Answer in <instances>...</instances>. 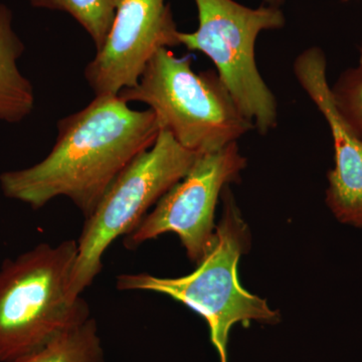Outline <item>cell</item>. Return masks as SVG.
I'll list each match as a JSON object with an SVG mask.
<instances>
[{"label":"cell","mask_w":362,"mask_h":362,"mask_svg":"<svg viewBox=\"0 0 362 362\" xmlns=\"http://www.w3.org/2000/svg\"><path fill=\"white\" fill-rule=\"evenodd\" d=\"M330 89L340 116L362 139V45L357 66L343 71Z\"/></svg>","instance_id":"4fadbf2b"},{"label":"cell","mask_w":362,"mask_h":362,"mask_svg":"<svg viewBox=\"0 0 362 362\" xmlns=\"http://www.w3.org/2000/svg\"><path fill=\"white\" fill-rule=\"evenodd\" d=\"M177 26L165 0H118L107 39L85 69L96 96H118L137 85L159 49L180 45Z\"/></svg>","instance_id":"ba28073f"},{"label":"cell","mask_w":362,"mask_h":362,"mask_svg":"<svg viewBox=\"0 0 362 362\" xmlns=\"http://www.w3.org/2000/svg\"><path fill=\"white\" fill-rule=\"evenodd\" d=\"M246 165L247 159L240 154L237 142L202 154L185 177L124 237V246L135 250L147 240L173 233L180 237L189 259L199 264L213 240L218 197Z\"/></svg>","instance_id":"52a82bcc"},{"label":"cell","mask_w":362,"mask_h":362,"mask_svg":"<svg viewBox=\"0 0 362 362\" xmlns=\"http://www.w3.org/2000/svg\"><path fill=\"white\" fill-rule=\"evenodd\" d=\"M160 131L150 109H131L119 96H96L59 121L49 156L30 168L2 173L0 187L8 199L33 209L65 197L89 218L117 176L153 146Z\"/></svg>","instance_id":"6da1fadb"},{"label":"cell","mask_w":362,"mask_h":362,"mask_svg":"<svg viewBox=\"0 0 362 362\" xmlns=\"http://www.w3.org/2000/svg\"><path fill=\"white\" fill-rule=\"evenodd\" d=\"M343 1H349V0H343Z\"/></svg>","instance_id":"9a60e30c"},{"label":"cell","mask_w":362,"mask_h":362,"mask_svg":"<svg viewBox=\"0 0 362 362\" xmlns=\"http://www.w3.org/2000/svg\"><path fill=\"white\" fill-rule=\"evenodd\" d=\"M78 242L42 243L0 267V362H13L90 318L71 292Z\"/></svg>","instance_id":"7a4b0ae2"},{"label":"cell","mask_w":362,"mask_h":362,"mask_svg":"<svg viewBox=\"0 0 362 362\" xmlns=\"http://www.w3.org/2000/svg\"><path fill=\"white\" fill-rule=\"evenodd\" d=\"M118 96L126 103L146 104L161 130L199 156L223 149L255 128L216 71L197 73L190 59L176 58L169 49H159L137 85Z\"/></svg>","instance_id":"3957f363"},{"label":"cell","mask_w":362,"mask_h":362,"mask_svg":"<svg viewBox=\"0 0 362 362\" xmlns=\"http://www.w3.org/2000/svg\"><path fill=\"white\" fill-rule=\"evenodd\" d=\"M194 1L199 28L194 33L180 32V45L211 59L233 101L261 134L275 129L277 101L259 74L255 47L259 33L285 25L282 9L250 8L235 0Z\"/></svg>","instance_id":"5b68a950"},{"label":"cell","mask_w":362,"mask_h":362,"mask_svg":"<svg viewBox=\"0 0 362 362\" xmlns=\"http://www.w3.org/2000/svg\"><path fill=\"white\" fill-rule=\"evenodd\" d=\"M199 156L181 146L168 131L161 130L153 146L117 176L86 218L77 240L74 294L82 296L103 269L102 259L108 247L139 225L150 207L185 177Z\"/></svg>","instance_id":"8992f818"},{"label":"cell","mask_w":362,"mask_h":362,"mask_svg":"<svg viewBox=\"0 0 362 362\" xmlns=\"http://www.w3.org/2000/svg\"><path fill=\"white\" fill-rule=\"evenodd\" d=\"M223 218L197 270L180 278L122 274L117 277L116 285L120 291L161 293L189 307L206 321L220 362H228V335L233 325L252 320L275 323L279 314L240 284L238 262L249 235L228 189L226 194L223 190Z\"/></svg>","instance_id":"277c9868"},{"label":"cell","mask_w":362,"mask_h":362,"mask_svg":"<svg viewBox=\"0 0 362 362\" xmlns=\"http://www.w3.org/2000/svg\"><path fill=\"white\" fill-rule=\"evenodd\" d=\"M285 0H264V4L268 6L279 7L281 8V6L284 4Z\"/></svg>","instance_id":"5bb4252c"},{"label":"cell","mask_w":362,"mask_h":362,"mask_svg":"<svg viewBox=\"0 0 362 362\" xmlns=\"http://www.w3.org/2000/svg\"><path fill=\"white\" fill-rule=\"evenodd\" d=\"M13 362H105L97 321L90 317L77 327Z\"/></svg>","instance_id":"8fae6325"},{"label":"cell","mask_w":362,"mask_h":362,"mask_svg":"<svg viewBox=\"0 0 362 362\" xmlns=\"http://www.w3.org/2000/svg\"><path fill=\"white\" fill-rule=\"evenodd\" d=\"M37 8L61 11L70 14L89 33L96 49L107 39L118 0H28Z\"/></svg>","instance_id":"7c38bea8"},{"label":"cell","mask_w":362,"mask_h":362,"mask_svg":"<svg viewBox=\"0 0 362 362\" xmlns=\"http://www.w3.org/2000/svg\"><path fill=\"white\" fill-rule=\"evenodd\" d=\"M25 45L13 28V13L0 4V121L16 124L35 108V90L18 69Z\"/></svg>","instance_id":"30bf717a"},{"label":"cell","mask_w":362,"mask_h":362,"mask_svg":"<svg viewBox=\"0 0 362 362\" xmlns=\"http://www.w3.org/2000/svg\"><path fill=\"white\" fill-rule=\"evenodd\" d=\"M320 47L305 49L294 62V74L326 122L334 143L335 166L328 173L326 202L338 221L362 228V139L340 116L326 76Z\"/></svg>","instance_id":"9c48e42d"}]
</instances>
